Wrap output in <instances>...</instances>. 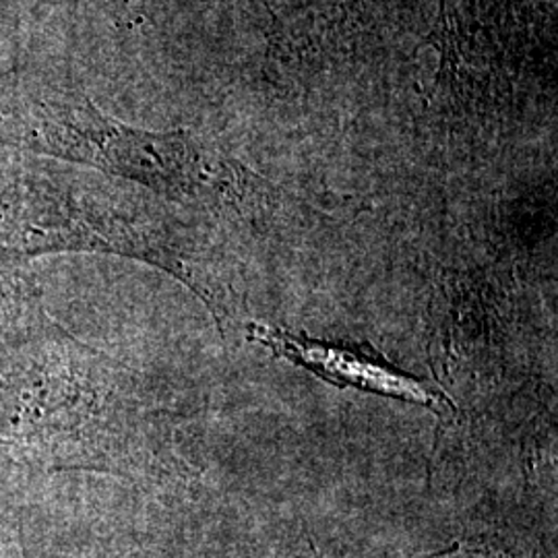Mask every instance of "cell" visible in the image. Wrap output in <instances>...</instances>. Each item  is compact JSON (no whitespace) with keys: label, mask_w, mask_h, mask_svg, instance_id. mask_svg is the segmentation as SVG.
Instances as JSON below:
<instances>
[{"label":"cell","mask_w":558,"mask_h":558,"mask_svg":"<svg viewBox=\"0 0 558 558\" xmlns=\"http://www.w3.org/2000/svg\"><path fill=\"white\" fill-rule=\"evenodd\" d=\"M163 440L129 371L52 319L27 276L2 281L0 463L133 476Z\"/></svg>","instance_id":"6da1fadb"},{"label":"cell","mask_w":558,"mask_h":558,"mask_svg":"<svg viewBox=\"0 0 558 558\" xmlns=\"http://www.w3.org/2000/svg\"><path fill=\"white\" fill-rule=\"evenodd\" d=\"M50 253H106L182 281L218 327L232 319V288L195 232L137 191L40 161L0 160V278H25Z\"/></svg>","instance_id":"7a4b0ae2"},{"label":"cell","mask_w":558,"mask_h":558,"mask_svg":"<svg viewBox=\"0 0 558 558\" xmlns=\"http://www.w3.org/2000/svg\"><path fill=\"white\" fill-rule=\"evenodd\" d=\"M0 143L96 168L174 203L234 199L251 179L239 161L184 129H137L60 89L20 87L0 98Z\"/></svg>","instance_id":"3957f363"},{"label":"cell","mask_w":558,"mask_h":558,"mask_svg":"<svg viewBox=\"0 0 558 558\" xmlns=\"http://www.w3.org/2000/svg\"><path fill=\"white\" fill-rule=\"evenodd\" d=\"M246 338L267 348L276 359L299 364L339 389H356L380 398L398 399L433 412L453 410V403L437 387L401 371L368 345L294 336L259 320L246 323Z\"/></svg>","instance_id":"277c9868"},{"label":"cell","mask_w":558,"mask_h":558,"mask_svg":"<svg viewBox=\"0 0 558 558\" xmlns=\"http://www.w3.org/2000/svg\"><path fill=\"white\" fill-rule=\"evenodd\" d=\"M459 548H461V544L459 542H453L451 546H447V548H442V550H437V553H428V555H424V557L418 558H442V557H451V555H456L459 553ZM313 550H315V557L317 558H343V557H325V555H320L319 550L313 546Z\"/></svg>","instance_id":"5b68a950"}]
</instances>
